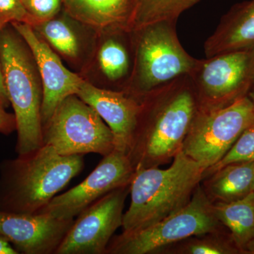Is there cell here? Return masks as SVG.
I'll return each mask as SVG.
<instances>
[{"label": "cell", "instance_id": "29", "mask_svg": "<svg viewBox=\"0 0 254 254\" xmlns=\"http://www.w3.org/2000/svg\"><path fill=\"white\" fill-rule=\"evenodd\" d=\"M248 96L249 98H250V100H252V103H253L254 106V87L253 89H252V91L250 92V93H249Z\"/></svg>", "mask_w": 254, "mask_h": 254}, {"label": "cell", "instance_id": "27", "mask_svg": "<svg viewBox=\"0 0 254 254\" xmlns=\"http://www.w3.org/2000/svg\"><path fill=\"white\" fill-rule=\"evenodd\" d=\"M6 23L0 21V32L2 28L6 26ZM0 103L4 107H7L10 104L9 98H8L7 93L5 89L4 80H3L2 71H1V63H0Z\"/></svg>", "mask_w": 254, "mask_h": 254}, {"label": "cell", "instance_id": "22", "mask_svg": "<svg viewBox=\"0 0 254 254\" xmlns=\"http://www.w3.org/2000/svg\"><path fill=\"white\" fill-rule=\"evenodd\" d=\"M254 160V124L248 127L232 145L230 150L218 162L208 170L215 173L230 164ZM207 170V171H208Z\"/></svg>", "mask_w": 254, "mask_h": 254}, {"label": "cell", "instance_id": "28", "mask_svg": "<svg viewBox=\"0 0 254 254\" xmlns=\"http://www.w3.org/2000/svg\"><path fill=\"white\" fill-rule=\"evenodd\" d=\"M0 254H18L12 245L0 234Z\"/></svg>", "mask_w": 254, "mask_h": 254}, {"label": "cell", "instance_id": "6", "mask_svg": "<svg viewBox=\"0 0 254 254\" xmlns=\"http://www.w3.org/2000/svg\"><path fill=\"white\" fill-rule=\"evenodd\" d=\"M220 222L213 205L197 187L188 204L150 225L112 238L106 254H146L189 237L215 231Z\"/></svg>", "mask_w": 254, "mask_h": 254}, {"label": "cell", "instance_id": "3", "mask_svg": "<svg viewBox=\"0 0 254 254\" xmlns=\"http://www.w3.org/2000/svg\"><path fill=\"white\" fill-rule=\"evenodd\" d=\"M205 172L182 149L168 169H135L130 183L131 203L123 215L124 232L145 228L181 210L191 199Z\"/></svg>", "mask_w": 254, "mask_h": 254}, {"label": "cell", "instance_id": "24", "mask_svg": "<svg viewBox=\"0 0 254 254\" xmlns=\"http://www.w3.org/2000/svg\"><path fill=\"white\" fill-rule=\"evenodd\" d=\"M0 21L6 23H26L31 25L21 0H0Z\"/></svg>", "mask_w": 254, "mask_h": 254}, {"label": "cell", "instance_id": "19", "mask_svg": "<svg viewBox=\"0 0 254 254\" xmlns=\"http://www.w3.org/2000/svg\"><path fill=\"white\" fill-rule=\"evenodd\" d=\"M213 208L219 221L231 232L239 252L254 254V190L242 199L218 202Z\"/></svg>", "mask_w": 254, "mask_h": 254}, {"label": "cell", "instance_id": "10", "mask_svg": "<svg viewBox=\"0 0 254 254\" xmlns=\"http://www.w3.org/2000/svg\"><path fill=\"white\" fill-rule=\"evenodd\" d=\"M130 185L112 190L83 210L55 254H104L119 227L123 225L125 200Z\"/></svg>", "mask_w": 254, "mask_h": 254}, {"label": "cell", "instance_id": "1", "mask_svg": "<svg viewBox=\"0 0 254 254\" xmlns=\"http://www.w3.org/2000/svg\"><path fill=\"white\" fill-rule=\"evenodd\" d=\"M129 157L134 168L175 156L182 149L198 110L189 75L145 93Z\"/></svg>", "mask_w": 254, "mask_h": 254}, {"label": "cell", "instance_id": "30", "mask_svg": "<svg viewBox=\"0 0 254 254\" xmlns=\"http://www.w3.org/2000/svg\"><path fill=\"white\" fill-rule=\"evenodd\" d=\"M253 190H254V186H253Z\"/></svg>", "mask_w": 254, "mask_h": 254}, {"label": "cell", "instance_id": "13", "mask_svg": "<svg viewBox=\"0 0 254 254\" xmlns=\"http://www.w3.org/2000/svg\"><path fill=\"white\" fill-rule=\"evenodd\" d=\"M76 95L109 127L114 136L115 150L129 155L141 111L140 100L123 91L95 86L86 79Z\"/></svg>", "mask_w": 254, "mask_h": 254}, {"label": "cell", "instance_id": "5", "mask_svg": "<svg viewBox=\"0 0 254 254\" xmlns=\"http://www.w3.org/2000/svg\"><path fill=\"white\" fill-rule=\"evenodd\" d=\"M176 23H152L131 31L133 67L123 91L139 99L158 87L190 74L198 59L184 49Z\"/></svg>", "mask_w": 254, "mask_h": 254}, {"label": "cell", "instance_id": "11", "mask_svg": "<svg viewBox=\"0 0 254 254\" xmlns=\"http://www.w3.org/2000/svg\"><path fill=\"white\" fill-rule=\"evenodd\" d=\"M134 172L129 155L114 150L103 157L83 182L57 195L38 213L60 220H73L107 193L130 185Z\"/></svg>", "mask_w": 254, "mask_h": 254}, {"label": "cell", "instance_id": "2", "mask_svg": "<svg viewBox=\"0 0 254 254\" xmlns=\"http://www.w3.org/2000/svg\"><path fill=\"white\" fill-rule=\"evenodd\" d=\"M85 166L83 155H62L50 145L0 163V211L36 214Z\"/></svg>", "mask_w": 254, "mask_h": 254}, {"label": "cell", "instance_id": "16", "mask_svg": "<svg viewBox=\"0 0 254 254\" xmlns=\"http://www.w3.org/2000/svg\"><path fill=\"white\" fill-rule=\"evenodd\" d=\"M32 26L60 58L83 70L91 58L97 32L88 36L85 31L88 26L75 19L64 8L55 17Z\"/></svg>", "mask_w": 254, "mask_h": 254}, {"label": "cell", "instance_id": "26", "mask_svg": "<svg viewBox=\"0 0 254 254\" xmlns=\"http://www.w3.org/2000/svg\"><path fill=\"white\" fill-rule=\"evenodd\" d=\"M16 131V120L14 114H10L5 110L4 105L0 103V133L9 135Z\"/></svg>", "mask_w": 254, "mask_h": 254}, {"label": "cell", "instance_id": "23", "mask_svg": "<svg viewBox=\"0 0 254 254\" xmlns=\"http://www.w3.org/2000/svg\"><path fill=\"white\" fill-rule=\"evenodd\" d=\"M32 26L55 17L63 9V0H21Z\"/></svg>", "mask_w": 254, "mask_h": 254}, {"label": "cell", "instance_id": "21", "mask_svg": "<svg viewBox=\"0 0 254 254\" xmlns=\"http://www.w3.org/2000/svg\"><path fill=\"white\" fill-rule=\"evenodd\" d=\"M202 0H136L131 31L152 23H177L187 10Z\"/></svg>", "mask_w": 254, "mask_h": 254}, {"label": "cell", "instance_id": "20", "mask_svg": "<svg viewBox=\"0 0 254 254\" xmlns=\"http://www.w3.org/2000/svg\"><path fill=\"white\" fill-rule=\"evenodd\" d=\"M254 160L227 165L215 172L210 189L221 202L242 199L254 191Z\"/></svg>", "mask_w": 254, "mask_h": 254}, {"label": "cell", "instance_id": "17", "mask_svg": "<svg viewBox=\"0 0 254 254\" xmlns=\"http://www.w3.org/2000/svg\"><path fill=\"white\" fill-rule=\"evenodd\" d=\"M136 0H63L75 19L97 32L131 31Z\"/></svg>", "mask_w": 254, "mask_h": 254}, {"label": "cell", "instance_id": "25", "mask_svg": "<svg viewBox=\"0 0 254 254\" xmlns=\"http://www.w3.org/2000/svg\"><path fill=\"white\" fill-rule=\"evenodd\" d=\"M187 252L192 254H227L238 253L236 247L215 241H198L187 247Z\"/></svg>", "mask_w": 254, "mask_h": 254}, {"label": "cell", "instance_id": "18", "mask_svg": "<svg viewBox=\"0 0 254 254\" xmlns=\"http://www.w3.org/2000/svg\"><path fill=\"white\" fill-rule=\"evenodd\" d=\"M206 58L254 47V0L234 5L204 43Z\"/></svg>", "mask_w": 254, "mask_h": 254}, {"label": "cell", "instance_id": "15", "mask_svg": "<svg viewBox=\"0 0 254 254\" xmlns=\"http://www.w3.org/2000/svg\"><path fill=\"white\" fill-rule=\"evenodd\" d=\"M133 61L131 31L97 32L91 58L82 71L95 68L103 81L100 88L124 91L131 76Z\"/></svg>", "mask_w": 254, "mask_h": 254}, {"label": "cell", "instance_id": "9", "mask_svg": "<svg viewBox=\"0 0 254 254\" xmlns=\"http://www.w3.org/2000/svg\"><path fill=\"white\" fill-rule=\"evenodd\" d=\"M189 76L198 110L226 107L253 89L254 47L198 60Z\"/></svg>", "mask_w": 254, "mask_h": 254}, {"label": "cell", "instance_id": "8", "mask_svg": "<svg viewBox=\"0 0 254 254\" xmlns=\"http://www.w3.org/2000/svg\"><path fill=\"white\" fill-rule=\"evenodd\" d=\"M253 124L254 106L249 96L224 108L198 109L182 150L207 171L226 155Z\"/></svg>", "mask_w": 254, "mask_h": 254}, {"label": "cell", "instance_id": "14", "mask_svg": "<svg viewBox=\"0 0 254 254\" xmlns=\"http://www.w3.org/2000/svg\"><path fill=\"white\" fill-rule=\"evenodd\" d=\"M73 220H60L46 214L0 211V234L18 254H55Z\"/></svg>", "mask_w": 254, "mask_h": 254}, {"label": "cell", "instance_id": "12", "mask_svg": "<svg viewBox=\"0 0 254 254\" xmlns=\"http://www.w3.org/2000/svg\"><path fill=\"white\" fill-rule=\"evenodd\" d=\"M11 25L28 45L39 71L43 88V126L62 101L69 95L77 94L84 78L64 64L59 55L42 39L31 25L20 22Z\"/></svg>", "mask_w": 254, "mask_h": 254}, {"label": "cell", "instance_id": "7", "mask_svg": "<svg viewBox=\"0 0 254 254\" xmlns=\"http://www.w3.org/2000/svg\"><path fill=\"white\" fill-rule=\"evenodd\" d=\"M43 145L62 155L110 154L115 150L111 130L77 95L65 98L43 126Z\"/></svg>", "mask_w": 254, "mask_h": 254}, {"label": "cell", "instance_id": "4", "mask_svg": "<svg viewBox=\"0 0 254 254\" xmlns=\"http://www.w3.org/2000/svg\"><path fill=\"white\" fill-rule=\"evenodd\" d=\"M6 26L0 32V63L16 120L15 150L18 155H23L43 145V84L28 45L12 26V30Z\"/></svg>", "mask_w": 254, "mask_h": 254}]
</instances>
